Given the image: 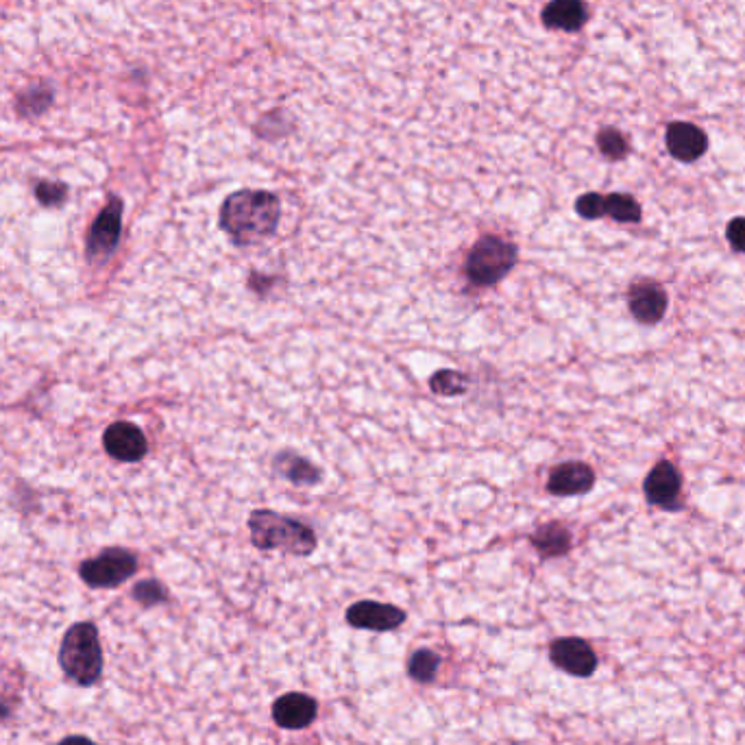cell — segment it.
<instances>
[{
    "label": "cell",
    "instance_id": "7",
    "mask_svg": "<svg viewBox=\"0 0 745 745\" xmlns=\"http://www.w3.org/2000/svg\"><path fill=\"white\" fill-rule=\"evenodd\" d=\"M120 229H122V203L120 199H112L90 229V238H88L90 258L105 260L107 255H112V251L116 249V244L120 240Z\"/></svg>",
    "mask_w": 745,
    "mask_h": 745
},
{
    "label": "cell",
    "instance_id": "24",
    "mask_svg": "<svg viewBox=\"0 0 745 745\" xmlns=\"http://www.w3.org/2000/svg\"><path fill=\"white\" fill-rule=\"evenodd\" d=\"M66 192L68 188L64 186V183H40L38 186V199L44 203V205H61L66 199Z\"/></svg>",
    "mask_w": 745,
    "mask_h": 745
},
{
    "label": "cell",
    "instance_id": "20",
    "mask_svg": "<svg viewBox=\"0 0 745 745\" xmlns=\"http://www.w3.org/2000/svg\"><path fill=\"white\" fill-rule=\"evenodd\" d=\"M430 386L436 395L454 397L467 393V377L458 371H438L430 380Z\"/></svg>",
    "mask_w": 745,
    "mask_h": 745
},
{
    "label": "cell",
    "instance_id": "26",
    "mask_svg": "<svg viewBox=\"0 0 745 745\" xmlns=\"http://www.w3.org/2000/svg\"><path fill=\"white\" fill-rule=\"evenodd\" d=\"M59 745H96L92 739H88V737H79V735H75V737H66L64 741H61Z\"/></svg>",
    "mask_w": 745,
    "mask_h": 745
},
{
    "label": "cell",
    "instance_id": "18",
    "mask_svg": "<svg viewBox=\"0 0 745 745\" xmlns=\"http://www.w3.org/2000/svg\"><path fill=\"white\" fill-rule=\"evenodd\" d=\"M606 216L619 223H639L641 221V205L634 201L630 194H608L604 197Z\"/></svg>",
    "mask_w": 745,
    "mask_h": 745
},
{
    "label": "cell",
    "instance_id": "16",
    "mask_svg": "<svg viewBox=\"0 0 745 745\" xmlns=\"http://www.w3.org/2000/svg\"><path fill=\"white\" fill-rule=\"evenodd\" d=\"M532 545L536 547L543 558H556L569 552L571 547V534L560 523H547L543 528L532 536Z\"/></svg>",
    "mask_w": 745,
    "mask_h": 745
},
{
    "label": "cell",
    "instance_id": "10",
    "mask_svg": "<svg viewBox=\"0 0 745 745\" xmlns=\"http://www.w3.org/2000/svg\"><path fill=\"white\" fill-rule=\"evenodd\" d=\"M682 491V480L680 473L674 464L661 460L656 467L650 471L645 480V497L650 504L663 506V508H676Z\"/></svg>",
    "mask_w": 745,
    "mask_h": 745
},
{
    "label": "cell",
    "instance_id": "19",
    "mask_svg": "<svg viewBox=\"0 0 745 745\" xmlns=\"http://www.w3.org/2000/svg\"><path fill=\"white\" fill-rule=\"evenodd\" d=\"M438 667H441V656L432 650L414 652L408 663L410 676L417 682H432L436 678Z\"/></svg>",
    "mask_w": 745,
    "mask_h": 745
},
{
    "label": "cell",
    "instance_id": "15",
    "mask_svg": "<svg viewBox=\"0 0 745 745\" xmlns=\"http://www.w3.org/2000/svg\"><path fill=\"white\" fill-rule=\"evenodd\" d=\"M589 20V9L582 0H552L543 9V24L547 29L580 31Z\"/></svg>",
    "mask_w": 745,
    "mask_h": 745
},
{
    "label": "cell",
    "instance_id": "1",
    "mask_svg": "<svg viewBox=\"0 0 745 745\" xmlns=\"http://www.w3.org/2000/svg\"><path fill=\"white\" fill-rule=\"evenodd\" d=\"M282 205L273 192L240 190L221 207V227L240 247L258 244L275 234Z\"/></svg>",
    "mask_w": 745,
    "mask_h": 745
},
{
    "label": "cell",
    "instance_id": "14",
    "mask_svg": "<svg viewBox=\"0 0 745 745\" xmlns=\"http://www.w3.org/2000/svg\"><path fill=\"white\" fill-rule=\"evenodd\" d=\"M630 312L641 323H658L667 312V292L654 282L634 284L630 290Z\"/></svg>",
    "mask_w": 745,
    "mask_h": 745
},
{
    "label": "cell",
    "instance_id": "9",
    "mask_svg": "<svg viewBox=\"0 0 745 745\" xmlns=\"http://www.w3.org/2000/svg\"><path fill=\"white\" fill-rule=\"evenodd\" d=\"M105 449L107 454L120 462H138L146 456V436L138 425L133 423H114L105 432Z\"/></svg>",
    "mask_w": 745,
    "mask_h": 745
},
{
    "label": "cell",
    "instance_id": "6",
    "mask_svg": "<svg viewBox=\"0 0 745 745\" xmlns=\"http://www.w3.org/2000/svg\"><path fill=\"white\" fill-rule=\"evenodd\" d=\"M549 658L552 663L567 671L571 676L586 678L591 676L597 669V656L593 652V647L576 637H567V639H558L549 647Z\"/></svg>",
    "mask_w": 745,
    "mask_h": 745
},
{
    "label": "cell",
    "instance_id": "2",
    "mask_svg": "<svg viewBox=\"0 0 745 745\" xmlns=\"http://www.w3.org/2000/svg\"><path fill=\"white\" fill-rule=\"evenodd\" d=\"M59 665L66 678L79 687H92L103 676V650L99 630L90 621L72 626L59 647Z\"/></svg>",
    "mask_w": 745,
    "mask_h": 745
},
{
    "label": "cell",
    "instance_id": "17",
    "mask_svg": "<svg viewBox=\"0 0 745 745\" xmlns=\"http://www.w3.org/2000/svg\"><path fill=\"white\" fill-rule=\"evenodd\" d=\"M275 471L292 484L308 486L321 480V471L314 467L310 460L299 458L295 454H279L275 460Z\"/></svg>",
    "mask_w": 745,
    "mask_h": 745
},
{
    "label": "cell",
    "instance_id": "3",
    "mask_svg": "<svg viewBox=\"0 0 745 745\" xmlns=\"http://www.w3.org/2000/svg\"><path fill=\"white\" fill-rule=\"evenodd\" d=\"M251 541L264 552L284 549L288 554L308 556L316 549V534L310 525L277 515L275 510H255L249 517Z\"/></svg>",
    "mask_w": 745,
    "mask_h": 745
},
{
    "label": "cell",
    "instance_id": "11",
    "mask_svg": "<svg viewBox=\"0 0 745 745\" xmlns=\"http://www.w3.org/2000/svg\"><path fill=\"white\" fill-rule=\"evenodd\" d=\"M319 713V706L305 693H286L273 704V719L286 730L308 728Z\"/></svg>",
    "mask_w": 745,
    "mask_h": 745
},
{
    "label": "cell",
    "instance_id": "25",
    "mask_svg": "<svg viewBox=\"0 0 745 745\" xmlns=\"http://www.w3.org/2000/svg\"><path fill=\"white\" fill-rule=\"evenodd\" d=\"M726 236L732 247L745 253V218H735V221L728 225Z\"/></svg>",
    "mask_w": 745,
    "mask_h": 745
},
{
    "label": "cell",
    "instance_id": "13",
    "mask_svg": "<svg viewBox=\"0 0 745 745\" xmlns=\"http://www.w3.org/2000/svg\"><path fill=\"white\" fill-rule=\"evenodd\" d=\"M706 133L691 122H674L667 129V149L680 162H695L706 153Z\"/></svg>",
    "mask_w": 745,
    "mask_h": 745
},
{
    "label": "cell",
    "instance_id": "12",
    "mask_svg": "<svg viewBox=\"0 0 745 745\" xmlns=\"http://www.w3.org/2000/svg\"><path fill=\"white\" fill-rule=\"evenodd\" d=\"M595 484V473L584 462H567L560 464L549 475L547 488L552 495L560 497H569V495H582L586 491H591Z\"/></svg>",
    "mask_w": 745,
    "mask_h": 745
},
{
    "label": "cell",
    "instance_id": "5",
    "mask_svg": "<svg viewBox=\"0 0 745 745\" xmlns=\"http://www.w3.org/2000/svg\"><path fill=\"white\" fill-rule=\"evenodd\" d=\"M138 569V560L127 549L109 547L103 554L81 565L83 582L92 589H114L127 582Z\"/></svg>",
    "mask_w": 745,
    "mask_h": 745
},
{
    "label": "cell",
    "instance_id": "23",
    "mask_svg": "<svg viewBox=\"0 0 745 745\" xmlns=\"http://www.w3.org/2000/svg\"><path fill=\"white\" fill-rule=\"evenodd\" d=\"M576 210L582 218H586V221H595V218H602V216H606L604 197H602V194H595V192L584 194V197L578 199Z\"/></svg>",
    "mask_w": 745,
    "mask_h": 745
},
{
    "label": "cell",
    "instance_id": "22",
    "mask_svg": "<svg viewBox=\"0 0 745 745\" xmlns=\"http://www.w3.org/2000/svg\"><path fill=\"white\" fill-rule=\"evenodd\" d=\"M133 597H136L142 606H155L166 602V589L160 582L144 580L133 589Z\"/></svg>",
    "mask_w": 745,
    "mask_h": 745
},
{
    "label": "cell",
    "instance_id": "4",
    "mask_svg": "<svg viewBox=\"0 0 745 745\" xmlns=\"http://www.w3.org/2000/svg\"><path fill=\"white\" fill-rule=\"evenodd\" d=\"M517 262V247L499 236H484L467 258V275L475 286H495Z\"/></svg>",
    "mask_w": 745,
    "mask_h": 745
},
{
    "label": "cell",
    "instance_id": "8",
    "mask_svg": "<svg viewBox=\"0 0 745 745\" xmlns=\"http://www.w3.org/2000/svg\"><path fill=\"white\" fill-rule=\"evenodd\" d=\"M347 621L349 626L360 628V630H375V632H388L397 630L403 621H406V613L401 608L380 604V602H358L347 610Z\"/></svg>",
    "mask_w": 745,
    "mask_h": 745
},
{
    "label": "cell",
    "instance_id": "21",
    "mask_svg": "<svg viewBox=\"0 0 745 745\" xmlns=\"http://www.w3.org/2000/svg\"><path fill=\"white\" fill-rule=\"evenodd\" d=\"M597 146H600L602 155L608 157V160H621V157H626L628 153L626 138L621 136L617 129H610V127L600 131V136H597Z\"/></svg>",
    "mask_w": 745,
    "mask_h": 745
}]
</instances>
